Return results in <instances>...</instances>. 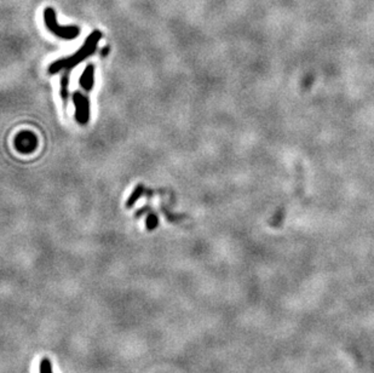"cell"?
<instances>
[{
	"instance_id": "1",
	"label": "cell",
	"mask_w": 374,
	"mask_h": 373,
	"mask_svg": "<svg viewBox=\"0 0 374 373\" xmlns=\"http://www.w3.org/2000/svg\"><path fill=\"white\" fill-rule=\"evenodd\" d=\"M102 38V32L96 29V31L92 32L89 36L86 38V40L84 41L81 48L77 51V52L73 53L69 57H63L60 60L55 61L53 63H51L50 67H49L48 72L49 74H57L61 70H70L73 67L78 66L79 63H81L82 61L86 60L87 57H90L91 55H94L95 51H96L97 45H98L99 40Z\"/></svg>"
},
{
	"instance_id": "2",
	"label": "cell",
	"mask_w": 374,
	"mask_h": 373,
	"mask_svg": "<svg viewBox=\"0 0 374 373\" xmlns=\"http://www.w3.org/2000/svg\"><path fill=\"white\" fill-rule=\"evenodd\" d=\"M44 22L49 32L55 34L56 36L65 40H73L78 38L80 34V28L77 26H61L56 18L55 10L52 7H46L44 10Z\"/></svg>"
},
{
	"instance_id": "3",
	"label": "cell",
	"mask_w": 374,
	"mask_h": 373,
	"mask_svg": "<svg viewBox=\"0 0 374 373\" xmlns=\"http://www.w3.org/2000/svg\"><path fill=\"white\" fill-rule=\"evenodd\" d=\"M73 102L75 105V120L80 125H86L90 121V102L89 98L81 92L73 93Z\"/></svg>"
},
{
	"instance_id": "4",
	"label": "cell",
	"mask_w": 374,
	"mask_h": 373,
	"mask_svg": "<svg viewBox=\"0 0 374 373\" xmlns=\"http://www.w3.org/2000/svg\"><path fill=\"white\" fill-rule=\"evenodd\" d=\"M15 147L19 153L31 154L38 147V138L31 131H22L15 138Z\"/></svg>"
},
{
	"instance_id": "5",
	"label": "cell",
	"mask_w": 374,
	"mask_h": 373,
	"mask_svg": "<svg viewBox=\"0 0 374 373\" xmlns=\"http://www.w3.org/2000/svg\"><path fill=\"white\" fill-rule=\"evenodd\" d=\"M94 73L95 67L94 65H89L85 68L84 73L80 77V86L85 90V91H91L94 87Z\"/></svg>"
},
{
	"instance_id": "6",
	"label": "cell",
	"mask_w": 374,
	"mask_h": 373,
	"mask_svg": "<svg viewBox=\"0 0 374 373\" xmlns=\"http://www.w3.org/2000/svg\"><path fill=\"white\" fill-rule=\"evenodd\" d=\"M61 97H62L63 102H67L68 97H69V70H65V74L62 75L61 79Z\"/></svg>"
},
{
	"instance_id": "7",
	"label": "cell",
	"mask_w": 374,
	"mask_h": 373,
	"mask_svg": "<svg viewBox=\"0 0 374 373\" xmlns=\"http://www.w3.org/2000/svg\"><path fill=\"white\" fill-rule=\"evenodd\" d=\"M144 193V186L142 185H138L136 186V188L133 189V191L131 193V195L129 196V199H127L126 201V208H131L133 207V205L136 203V201L138 200L139 198H141L142 195H143Z\"/></svg>"
},
{
	"instance_id": "8",
	"label": "cell",
	"mask_w": 374,
	"mask_h": 373,
	"mask_svg": "<svg viewBox=\"0 0 374 373\" xmlns=\"http://www.w3.org/2000/svg\"><path fill=\"white\" fill-rule=\"evenodd\" d=\"M158 217L154 213H149L148 217H146V229L148 230H154L156 227H158Z\"/></svg>"
},
{
	"instance_id": "9",
	"label": "cell",
	"mask_w": 374,
	"mask_h": 373,
	"mask_svg": "<svg viewBox=\"0 0 374 373\" xmlns=\"http://www.w3.org/2000/svg\"><path fill=\"white\" fill-rule=\"evenodd\" d=\"M40 373H53L52 372V365H51V361L48 359V357H44L40 362Z\"/></svg>"
}]
</instances>
